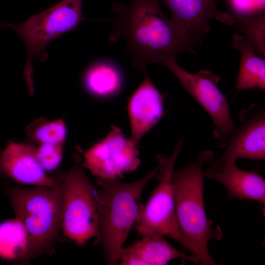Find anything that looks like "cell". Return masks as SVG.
<instances>
[{"label": "cell", "instance_id": "22", "mask_svg": "<svg viewBox=\"0 0 265 265\" xmlns=\"http://www.w3.org/2000/svg\"><path fill=\"white\" fill-rule=\"evenodd\" d=\"M230 14L252 17L265 13V0H226Z\"/></svg>", "mask_w": 265, "mask_h": 265}, {"label": "cell", "instance_id": "12", "mask_svg": "<svg viewBox=\"0 0 265 265\" xmlns=\"http://www.w3.org/2000/svg\"><path fill=\"white\" fill-rule=\"evenodd\" d=\"M0 175L23 184L59 187L57 178L49 176L38 162L35 147L11 141L0 153Z\"/></svg>", "mask_w": 265, "mask_h": 265}, {"label": "cell", "instance_id": "18", "mask_svg": "<svg viewBox=\"0 0 265 265\" xmlns=\"http://www.w3.org/2000/svg\"><path fill=\"white\" fill-rule=\"evenodd\" d=\"M28 244L27 232L17 218L0 223V257L2 259L22 261Z\"/></svg>", "mask_w": 265, "mask_h": 265}, {"label": "cell", "instance_id": "14", "mask_svg": "<svg viewBox=\"0 0 265 265\" xmlns=\"http://www.w3.org/2000/svg\"><path fill=\"white\" fill-rule=\"evenodd\" d=\"M205 176L223 185L229 200H252L265 207V181L257 172L241 169L234 162L216 168L209 167Z\"/></svg>", "mask_w": 265, "mask_h": 265}, {"label": "cell", "instance_id": "16", "mask_svg": "<svg viewBox=\"0 0 265 265\" xmlns=\"http://www.w3.org/2000/svg\"><path fill=\"white\" fill-rule=\"evenodd\" d=\"M232 46L238 50L241 59L235 85L237 92L252 89H265V60L258 55L250 43L241 34L232 36Z\"/></svg>", "mask_w": 265, "mask_h": 265}, {"label": "cell", "instance_id": "15", "mask_svg": "<svg viewBox=\"0 0 265 265\" xmlns=\"http://www.w3.org/2000/svg\"><path fill=\"white\" fill-rule=\"evenodd\" d=\"M134 227L141 235V239L128 246H123L119 256L121 254L134 255L142 261L144 265H165L170 261L179 258L198 265L195 257L176 249L165 240L163 235L140 225Z\"/></svg>", "mask_w": 265, "mask_h": 265}, {"label": "cell", "instance_id": "20", "mask_svg": "<svg viewBox=\"0 0 265 265\" xmlns=\"http://www.w3.org/2000/svg\"><path fill=\"white\" fill-rule=\"evenodd\" d=\"M30 136L42 144H62L67 134L66 125L62 120L43 121L34 125L29 131Z\"/></svg>", "mask_w": 265, "mask_h": 265}, {"label": "cell", "instance_id": "17", "mask_svg": "<svg viewBox=\"0 0 265 265\" xmlns=\"http://www.w3.org/2000/svg\"><path fill=\"white\" fill-rule=\"evenodd\" d=\"M123 83L120 69L112 62L98 60L91 63L85 70L82 83L85 90L91 95L106 98L117 95Z\"/></svg>", "mask_w": 265, "mask_h": 265}, {"label": "cell", "instance_id": "6", "mask_svg": "<svg viewBox=\"0 0 265 265\" xmlns=\"http://www.w3.org/2000/svg\"><path fill=\"white\" fill-rule=\"evenodd\" d=\"M82 151L73 155L70 168L57 177L63 194L61 229L64 235L79 245L95 238L98 228V188L86 174Z\"/></svg>", "mask_w": 265, "mask_h": 265}, {"label": "cell", "instance_id": "9", "mask_svg": "<svg viewBox=\"0 0 265 265\" xmlns=\"http://www.w3.org/2000/svg\"><path fill=\"white\" fill-rule=\"evenodd\" d=\"M138 144L113 125L105 137L84 152L83 166L97 178L119 179L140 165Z\"/></svg>", "mask_w": 265, "mask_h": 265}, {"label": "cell", "instance_id": "19", "mask_svg": "<svg viewBox=\"0 0 265 265\" xmlns=\"http://www.w3.org/2000/svg\"><path fill=\"white\" fill-rule=\"evenodd\" d=\"M232 16V29L242 33L256 53L265 58V14L252 17Z\"/></svg>", "mask_w": 265, "mask_h": 265}, {"label": "cell", "instance_id": "13", "mask_svg": "<svg viewBox=\"0 0 265 265\" xmlns=\"http://www.w3.org/2000/svg\"><path fill=\"white\" fill-rule=\"evenodd\" d=\"M143 73L144 79L129 98L127 106L130 138L137 144L164 113V95L153 84L146 71Z\"/></svg>", "mask_w": 265, "mask_h": 265}, {"label": "cell", "instance_id": "2", "mask_svg": "<svg viewBox=\"0 0 265 265\" xmlns=\"http://www.w3.org/2000/svg\"><path fill=\"white\" fill-rule=\"evenodd\" d=\"M142 178L130 182L96 178L98 228L94 244L101 245L109 265H118L119 254L131 230L137 224L143 204L142 192L152 179H159L162 159Z\"/></svg>", "mask_w": 265, "mask_h": 265}, {"label": "cell", "instance_id": "3", "mask_svg": "<svg viewBox=\"0 0 265 265\" xmlns=\"http://www.w3.org/2000/svg\"><path fill=\"white\" fill-rule=\"evenodd\" d=\"M214 158L212 151H202L185 167L174 170L172 175L175 212L184 247L200 265L216 264L209 253L208 242L223 237L219 226L214 227L213 222L207 218L204 207L203 166Z\"/></svg>", "mask_w": 265, "mask_h": 265}, {"label": "cell", "instance_id": "1", "mask_svg": "<svg viewBox=\"0 0 265 265\" xmlns=\"http://www.w3.org/2000/svg\"><path fill=\"white\" fill-rule=\"evenodd\" d=\"M111 10L117 18L113 21L114 30L110 41L124 38L132 64L143 72L148 63L176 59L183 53L196 54V44L186 32L167 18L159 0H132L129 6L116 2Z\"/></svg>", "mask_w": 265, "mask_h": 265}, {"label": "cell", "instance_id": "5", "mask_svg": "<svg viewBox=\"0 0 265 265\" xmlns=\"http://www.w3.org/2000/svg\"><path fill=\"white\" fill-rule=\"evenodd\" d=\"M82 2L83 0H63L22 23H0V28L12 29L25 44L27 55L24 75L30 90L33 89L32 59L46 61L48 57L46 47L50 43L77 29L81 22L88 19L82 13Z\"/></svg>", "mask_w": 265, "mask_h": 265}, {"label": "cell", "instance_id": "8", "mask_svg": "<svg viewBox=\"0 0 265 265\" xmlns=\"http://www.w3.org/2000/svg\"><path fill=\"white\" fill-rule=\"evenodd\" d=\"M183 142V139L178 141L169 157L164 156L158 179L159 182L145 205H143L135 225L143 226L168 237L184 246V238L176 214L172 183L175 163Z\"/></svg>", "mask_w": 265, "mask_h": 265}, {"label": "cell", "instance_id": "4", "mask_svg": "<svg viewBox=\"0 0 265 265\" xmlns=\"http://www.w3.org/2000/svg\"><path fill=\"white\" fill-rule=\"evenodd\" d=\"M15 217L24 226L28 236L26 253L22 260L53 251L61 229L63 194L59 187L12 186L7 189Z\"/></svg>", "mask_w": 265, "mask_h": 265}, {"label": "cell", "instance_id": "11", "mask_svg": "<svg viewBox=\"0 0 265 265\" xmlns=\"http://www.w3.org/2000/svg\"><path fill=\"white\" fill-rule=\"evenodd\" d=\"M171 13V19L199 44L210 27L209 22L217 20L231 26L232 15L218 10L216 0H161Z\"/></svg>", "mask_w": 265, "mask_h": 265}, {"label": "cell", "instance_id": "10", "mask_svg": "<svg viewBox=\"0 0 265 265\" xmlns=\"http://www.w3.org/2000/svg\"><path fill=\"white\" fill-rule=\"evenodd\" d=\"M241 124L229 135L223 154L209 163L216 168L239 159L256 160L265 159V109L256 104L243 109L239 113Z\"/></svg>", "mask_w": 265, "mask_h": 265}, {"label": "cell", "instance_id": "7", "mask_svg": "<svg viewBox=\"0 0 265 265\" xmlns=\"http://www.w3.org/2000/svg\"><path fill=\"white\" fill-rule=\"evenodd\" d=\"M159 63L171 71L184 89L207 113L214 125L216 145L223 148L235 125L228 100L218 87L220 77L207 70L190 73L180 67L173 58L164 59Z\"/></svg>", "mask_w": 265, "mask_h": 265}, {"label": "cell", "instance_id": "21", "mask_svg": "<svg viewBox=\"0 0 265 265\" xmlns=\"http://www.w3.org/2000/svg\"><path fill=\"white\" fill-rule=\"evenodd\" d=\"M62 144H42L35 148L38 162L46 171H52L60 164L62 159Z\"/></svg>", "mask_w": 265, "mask_h": 265}]
</instances>
